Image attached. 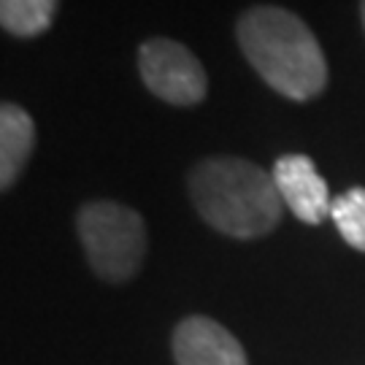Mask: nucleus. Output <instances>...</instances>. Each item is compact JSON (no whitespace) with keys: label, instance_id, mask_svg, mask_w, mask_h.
<instances>
[{"label":"nucleus","instance_id":"0eeeda50","mask_svg":"<svg viewBox=\"0 0 365 365\" xmlns=\"http://www.w3.org/2000/svg\"><path fill=\"white\" fill-rule=\"evenodd\" d=\"M36 149V122L19 103L0 106V190H11Z\"/></svg>","mask_w":365,"mask_h":365},{"label":"nucleus","instance_id":"f257e3e1","mask_svg":"<svg viewBox=\"0 0 365 365\" xmlns=\"http://www.w3.org/2000/svg\"><path fill=\"white\" fill-rule=\"evenodd\" d=\"M235 43L255 73L282 98L306 103L327 90V57L295 11L260 3L235 19Z\"/></svg>","mask_w":365,"mask_h":365},{"label":"nucleus","instance_id":"6e6552de","mask_svg":"<svg viewBox=\"0 0 365 365\" xmlns=\"http://www.w3.org/2000/svg\"><path fill=\"white\" fill-rule=\"evenodd\" d=\"M60 0H0V27L14 38H38L54 25Z\"/></svg>","mask_w":365,"mask_h":365},{"label":"nucleus","instance_id":"1a4fd4ad","mask_svg":"<svg viewBox=\"0 0 365 365\" xmlns=\"http://www.w3.org/2000/svg\"><path fill=\"white\" fill-rule=\"evenodd\" d=\"M341 238L357 252H365V187H349L330 206Z\"/></svg>","mask_w":365,"mask_h":365},{"label":"nucleus","instance_id":"7ed1b4c3","mask_svg":"<svg viewBox=\"0 0 365 365\" xmlns=\"http://www.w3.org/2000/svg\"><path fill=\"white\" fill-rule=\"evenodd\" d=\"M76 233L92 274L108 284L135 279L146 257V222L117 200H87L76 211Z\"/></svg>","mask_w":365,"mask_h":365},{"label":"nucleus","instance_id":"20e7f679","mask_svg":"<svg viewBox=\"0 0 365 365\" xmlns=\"http://www.w3.org/2000/svg\"><path fill=\"white\" fill-rule=\"evenodd\" d=\"M138 76L157 101L176 108H192L209 95V76L195 52L165 36L138 46Z\"/></svg>","mask_w":365,"mask_h":365},{"label":"nucleus","instance_id":"39448f33","mask_svg":"<svg viewBox=\"0 0 365 365\" xmlns=\"http://www.w3.org/2000/svg\"><path fill=\"white\" fill-rule=\"evenodd\" d=\"M271 173H274L276 190L284 200V209L292 211L300 222L319 225L330 217V206H333L330 190L309 155H300V152L282 155L274 163Z\"/></svg>","mask_w":365,"mask_h":365},{"label":"nucleus","instance_id":"9d476101","mask_svg":"<svg viewBox=\"0 0 365 365\" xmlns=\"http://www.w3.org/2000/svg\"><path fill=\"white\" fill-rule=\"evenodd\" d=\"M360 19H363V30H365V0H360Z\"/></svg>","mask_w":365,"mask_h":365},{"label":"nucleus","instance_id":"f03ea898","mask_svg":"<svg viewBox=\"0 0 365 365\" xmlns=\"http://www.w3.org/2000/svg\"><path fill=\"white\" fill-rule=\"evenodd\" d=\"M187 192L200 220L238 241L271 235L284 217L271 170L233 155L197 160L187 173Z\"/></svg>","mask_w":365,"mask_h":365},{"label":"nucleus","instance_id":"423d86ee","mask_svg":"<svg viewBox=\"0 0 365 365\" xmlns=\"http://www.w3.org/2000/svg\"><path fill=\"white\" fill-rule=\"evenodd\" d=\"M176 365H249L241 341L211 317H187L173 330Z\"/></svg>","mask_w":365,"mask_h":365}]
</instances>
